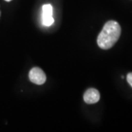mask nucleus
I'll use <instances>...</instances> for the list:
<instances>
[{"label":"nucleus","instance_id":"nucleus-1","mask_svg":"<svg viewBox=\"0 0 132 132\" xmlns=\"http://www.w3.org/2000/svg\"><path fill=\"white\" fill-rule=\"evenodd\" d=\"M121 34L120 24L114 21H107L97 39L98 45L102 49H109L117 43Z\"/></svg>","mask_w":132,"mask_h":132},{"label":"nucleus","instance_id":"nucleus-2","mask_svg":"<svg viewBox=\"0 0 132 132\" xmlns=\"http://www.w3.org/2000/svg\"><path fill=\"white\" fill-rule=\"evenodd\" d=\"M29 78L34 84L40 85L45 83L46 81V76L42 69L40 68L35 67L31 69L29 73Z\"/></svg>","mask_w":132,"mask_h":132},{"label":"nucleus","instance_id":"nucleus-3","mask_svg":"<svg viewBox=\"0 0 132 132\" xmlns=\"http://www.w3.org/2000/svg\"><path fill=\"white\" fill-rule=\"evenodd\" d=\"M42 22L43 25L49 27L54 22L53 18V7L50 4H46L42 7Z\"/></svg>","mask_w":132,"mask_h":132},{"label":"nucleus","instance_id":"nucleus-4","mask_svg":"<svg viewBox=\"0 0 132 132\" xmlns=\"http://www.w3.org/2000/svg\"><path fill=\"white\" fill-rule=\"evenodd\" d=\"M85 103L88 104H93L98 102L100 100V93L98 90L94 88H90L87 90L83 96Z\"/></svg>","mask_w":132,"mask_h":132},{"label":"nucleus","instance_id":"nucleus-5","mask_svg":"<svg viewBox=\"0 0 132 132\" xmlns=\"http://www.w3.org/2000/svg\"><path fill=\"white\" fill-rule=\"evenodd\" d=\"M126 79H127V81L128 82V84L131 85L132 87V73H128L127 77H126Z\"/></svg>","mask_w":132,"mask_h":132},{"label":"nucleus","instance_id":"nucleus-6","mask_svg":"<svg viewBox=\"0 0 132 132\" xmlns=\"http://www.w3.org/2000/svg\"><path fill=\"white\" fill-rule=\"evenodd\" d=\"M5 1H7V2H10V1H11V0H5Z\"/></svg>","mask_w":132,"mask_h":132},{"label":"nucleus","instance_id":"nucleus-7","mask_svg":"<svg viewBox=\"0 0 132 132\" xmlns=\"http://www.w3.org/2000/svg\"><path fill=\"white\" fill-rule=\"evenodd\" d=\"M0 15H1V12H0Z\"/></svg>","mask_w":132,"mask_h":132}]
</instances>
